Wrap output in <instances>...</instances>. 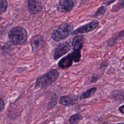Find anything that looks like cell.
<instances>
[{"instance_id":"cell-1","label":"cell","mask_w":124,"mask_h":124,"mask_svg":"<svg viewBox=\"0 0 124 124\" xmlns=\"http://www.w3.org/2000/svg\"><path fill=\"white\" fill-rule=\"evenodd\" d=\"M71 24L63 23L56 27L51 33L52 38L55 41H59L68 37L73 31Z\"/></svg>"},{"instance_id":"cell-2","label":"cell","mask_w":124,"mask_h":124,"mask_svg":"<svg viewBox=\"0 0 124 124\" xmlns=\"http://www.w3.org/2000/svg\"><path fill=\"white\" fill-rule=\"evenodd\" d=\"M8 36L10 41L16 45L23 44L27 40V33L26 30L19 27L12 29L8 33Z\"/></svg>"},{"instance_id":"cell-3","label":"cell","mask_w":124,"mask_h":124,"mask_svg":"<svg viewBox=\"0 0 124 124\" xmlns=\"http://www.w3.org/2000/svg\"><path fill=\"white\" fill-rule=\"evenodd\" d=\"M59 76V72L56 69H51L47 73L37 78L36 86L41 88L46 87L54 82Z\"/></svg>"},{"instance_id":"cell-4","label":"cell","mask_w":124,"mask_h":124,"mask_svg":"<svg viewBox=\"0 0 124 124\" xmlns=\"http://www.w3.org/2000/svg\"><path fill=\"white\" fill-rule=\"evenodd\" d=\"M99 25V22L97 20H93L90 22L79 27L73 32V34L85 33L93 31Z\"/></svg>"},{"instance_id":"cell-5","label":"cell","mask_w":124,"mask_h":124,"mask_svg":"<svg viewBox=\"0 0 124 124\" xmlns=\"http://www.w3.org/2000/svg\"><path fill=\"white\" fill-rule=\"evenodd\" d=\"M70 45L68 42H65L57 46L54 52L53 57L54 59H58L61 56L68 52L70 49Z\"/></svg>"},{"instance_id":"cell-6","label":"cell","mask_w":124,"mask_h":124,"mask_svg":"<svg viewBox=\"0 0 124 124\" xmlns=\"http://www.w3.org/2000/svg\"><path fill=\"white\" fill-rule=\"evenodd\" d=\"M74 6V2L72 0H62L57 5V9L60 12L67 13L70 12Z\"/></svg>"},{"instance_id":"cell-7","label":"cell","mask_w":124,"mask_h":124,"mask_svg":"<svg viewBox=\"0 0 124 124\" xmlns=\"http://www.w3.org/2000/svg\"><path fill=\"white\" fill-rule=\"evenodd\" d=\"M78 100V96L75 95H67L62 96L59 100V103L64 106H71L77 103Z\"/></svg>"},{"instance_id":"cell-8","label":"cell","mask_w":124,"mask_h":124,"mask_svg":"<svg viewBox=\"0 0 124 124\" xmlns=\"http://www.w3.org/2000/svg\"><path fill=\"white\" fill-rule=\"evenodd\" d=\"M45 44V41L43 36L41 35H37L33 36L31 41V45L33 51H36Z\"/></svg>"},{"instance_id":"cell-9","label":"cell","mask_w":124,"mask_h":124,"mask_svg":"<svg viewBox=\"0 0 124 124\" xmlns=\"http://www.w3.org/2000/svg\"><path fill=\"white\" fill-rule=\"evenodd\" d=\"M43 6L40 2L36 0H28V9L31 14H35L40 12Z\"/></svg>"},{"instance_id":"cell-10","label":"cell","mask_w":124,"mask_h":124,"mask_svg":"<svg viewBox=\"0 0 124 124\" xmlns=\"http://www.w3.org/2000/svg\"><path fill=\"white\" fill-rule=\"evenodd\" d=\"M73 60L71 53L68 54L67 56L62 58L58 62V65L62 69L70 67L72 65Z\"/></svg>"},{"instance_id":"cell-11","label":"cell","mask_w":124,"mask_h":124,"mask_svg":"<svg viewBox=\"0 0 124 124\" xmlns=\"http://www.w3.org/2000/svg\"><path fill=\"white\" fill-rule=\"evenodd\" d=\"M84 42V38L83 35H78L76 36L73 40L72 46L74 50H80Z\"/></svg>"},{"instance_id":"cell-12","label":"cell","mask_w":124,"mask_h":124,"mask_svg":"<svg viewBox=\"0 0 124 124\" xmlns=\"http://www.w3.org/2000/svg\"><path fill=\"white\" fill-rule=\"evenodd\" d=\"M96 90V87H93L83 93L80 96V99H84L90 97L91 96L93 95V94L95 93Z\"/></svg>"},{"instance_id":"cell-13","label":"cell","mask_w":124,"mask_h":124,"mask_svg":"<svg viewBox=\"0 0 124 124\" xmlns=\"http://www.w3.org/2000/svg\"><path fill=\"white\" fill-rule=\"evenodd\" d=\"M82 118V116L79 114H75L72 115L69 118V123L70 124H76L78 123Z\"/></svg>"},{"instance_id":"cell-14","label":"cell","mask_w":124,"mask_h":124,"mask_svg":"<svg viewBox=\"0 0 124 124\" xmlns=\"http://www.w3.org/2000/svg\"><path fill=\"white\" fill-rule=\"evenodd\" d=\"M80 50H74V51L71 53L73 61L75 62H78L81 59Z\"/></svg>"},{"instance_id":"cell-15","label":"cell","mask_w":124,"mask_h":124,"mask_svg":"<svg viewBox=\"0 0 124 124\" xmlns=\"http://www.w3.org/2000/svg\"><path fill=\"white\" fill-rule=\"evenodd\" d=\"M7 8L6 0H0V14L4 12Z\"/></svg>"},{"instance_id":"cell-16","label":"cell","mask_w":124,"mask_h":124,"mask_svg":"<svg viewBox=\"0 0 124 124\" xmlns=\"http://www.w3.org/2000/svg\"><path fill=\"white\" fill-rule=\"evenodd\" d=\"M106 10H107V9L105 7L103 6H100V7H99L97 9V10L94 15L95 16H99L101 15H103L106 12Z\"/></svg>"},{"instance_id":"cell-17","label":"cell","mask_w":124,"mask_h":124,"mask_svg":"<svg viewBox=\"0 0 124 124\" xmlns=\"http://www.w3.org/2000/svg\"><path fill=\"white\" fill-rule=\"evenodd\" d=\"M117 5L119 8H124V0H118Z\"/></svg>"},{"instance_id":"cell-18","label":"cell","mask_w":124,"mask_h":124,"mask_svg":"<svg viewBox=\"0 0 124 124\" xmlns=\"http://www.w3.org/2000/svg\"><path fill=\"white\" fill-rule=\"evenodd\" d=\"M4 108V101L2 99H0V111H2Z\"/></svg>"},{"instance_id":"cell-19","label":"cell","mask_w":124,"mask_h":124,"mask_svg":"<svg viewBox=\"0 0 124 124\" xmlns=\"http://www.w3.org/2000/svg\"><path fill=\"white\" fill-rule=\"evenodd\" d=\"M118 110H119V111H120L121 113H123V114H124V105L121 106L119 108Z\"/></svg>"},{"instance_id":"cell-20","label":"cell","mask_w":124,"mask_h":124,"mask_svg":"<svg viewBox=\"0 0 124 124\" xmlns=\"http://www.w3.org/2000/svg\"><path fill=\"white\" fill-rule=\"evenodd\" d=\"M114 1H115V0H108L107 1H106L105 2V4L107 5H108L110 4L111 3H113Z\"/></svg>"},{"instance_id":"cell-21","label":"cell","mask_w":124,"mask_h":124,"mask_svg":"<svg viewBox=\"0 0 124 124\" xmlns=\"http://www.w3.org/2000/svg\"><path fill=\"white\" fill-rule=\"evenodd\" d=\"M119 36H123L124 37V30L123 31H122L120 33Z\"/></svg>"},{"instance_id":"cell-22","label":"cell","mask_w":124,"mask_h":124,"mask_svg":"<svg viewBox=\"0 0 124 124\" xmlns=\"http://www.w3.org/2000/svg\"><path fill=\"white\" fill-rule=\"evenodd\" d=\"M117 124H124V123H118Z\"/></svg>"},{"instance_id":"cell-23","label":"cell","mask_w":124,"mask_h":124,"mask_svg":"<svg viewBox=\"0 0 124 124\" xmlns=\"http://www.w3.org/2000/svg\"><path fill=\"white\" fill-rule=\"evenodd\" d=\"M0 20H1V18L0 17Z\"/></svg>"},{"instance_id":"cell-24","label":"cell","mask_w":124,"mask_h":124,"mask_svg":"<svg viewBox=\"0 0 124 124\" xmlns=\"http://www.w3.org/2000/svg\"></svg>"},{"instance_id":"cell-25","label":"cell","mask_w":124,"mask_h":124,"mask_svg":"<svg viewBox=\"0 0 124 124\" xmlns=\"http://www.w3.org/2000/svg\"></svg>"}]
</instances>
